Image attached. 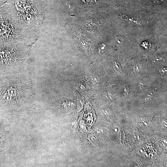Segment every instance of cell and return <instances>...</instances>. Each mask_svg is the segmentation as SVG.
I'll list each match as a JSON object with an SVG mask.
<instances>
[{"mask_svg":"<svg viewBox=\"0 0 167 167\" xmlns=\"http://www.w3.org/2000/svg\"><path fill=\"white\" fill-rule=\"evenodd\" d=\"M7 9L19 24L39 35L44 17L40 0H8Z\"/></svg>","mask_w":167,"mask_h":167,"instance_id":"cell-1","label":"cell"},{"mask_svg":"<svg viewBox=\"0 0 167 167\" xmlns=\"http://www.w3.org/2000/svg\"><path fill=\"white\" fill-rule=\"evenodd\" d=\"M38 36L16 22L6 8H0V42L24 40L32 43Z\"/></svg>","mask_w":167,"mask_h":167,"instance_id":"cell-2","label":"cell"},{"mask_svg":"<svg viewBox=\"0 0 167 167\" xmlns=\"http://www.w3.org/2000/svg\"><path fill=\"white\" fill-rule=\"evenodd\" d=\"M31 45L24 40L0 42V64L19 66L28 54Z\"/></svg>","mask_w":167,"mask_h":167,"instance_id":"cell-3","label":"cell"}]
</instances>
